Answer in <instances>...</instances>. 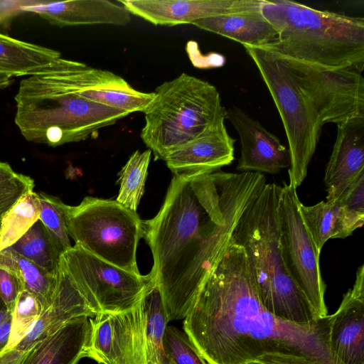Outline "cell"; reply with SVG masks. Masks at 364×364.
I'll return each mask as SVG.
<instances>
[{
	"label": "cell",
	"instance_id": "6da1fadb",
	"mask_svg": "<svg viewBox=\"0 0 364 364\" xmlns=\"http://www.w3.org/2000/svg\"><path fill=\"white\" fill-rule=\"evenodd\" d=\"M332 314L306 323L262 305L252 266L232 235L183 321L207 364H343L331 346Z\"/></svg>",
	"mask_w": 364,
	"mask_h": 364
},
{
	"label": "cell",
	"instance_id": "7a4b0ae2",
	"mask_svg": "<svg viewBox=\"0 0 364 364\" xmlns=\"http://www.w3.org/2000/svg\"><path fill=\"white\" fill-rule=\"evenodd\" d=\"M266 183L255 171L174 175L159 213L143 221L154 261L149 274L168 322L187 316L238 219Z\"/></svg>",
	"mask_w": 364,
	"mask_h": 364
},
{
	"label": "cell",
	"instance_id": "3957f363",
	"mask_svg": "<svg viewBox=\"0 0 364 364\" xmlns=\"http://www.w3.org/2000/svg\"><path fill=\"white\" fill-rule=\"evenodd\" d=\"M261 11L277 33L259 48L323 67L364 68V18L288 0H262Z\"/></svg>",
	"mask_w": 364,
	"mask_h": 364
},
{
	"label": "cell",
	"instance_id": "277c9868",
	"mask_svg": "<svg viewBox=\"0 0 364 364\" xmlns=\"http://www.w3.org/2000/svg\"><path fill=\"white\" fill-rule=\"evenodd\" d=\"M281 189L274 183H266L238 219L232 237L246 252L264 307L282 320L310 323L320 318L288 274L282 256L278 221Z\"/></svg>",
	"mask_w": 364,
	"mask_h": 364
},
{
	"label": "cell",
	"instance_id": "5b68a950",
	"mask_svg": "<svg viewBox=\"0 0 364 364\" xmlns=\"http://www.w3.org/2000/svg\"><path fill=\"white\" fill-rule=\"evenodd\" d=\"M15 123L23 137L56 147L78 142L130 113L68 94L30 76L15 96Z\"/></svg>",
	"mask_w": 364,
	"mask_h": 364
},
{
	"label": "cell",
	"instance_id": "8992f818",
	"mask_svg": "<svg viewBox=\"0 0 364 364\" xmlns=\"http://www.w3.org/2000/svg\"><path fill=\"white\" fill-rule=\"evenodd\" d=\"M144 110L140 136L164 160L173 149L199 136L225 119L220 93L210 82L182 73L158 86Z\"/></svg>",
	"mask_w": 364,
	"mask_h": 364
},
{
	"label": "cell",
	"instance_id": "52a82bcc",
	"mask_svg": "<svg viewBox=\"0 0 364 364\" xmlns=\"http://www.w3.org/2000/svg\"><path fill=\"white\" fill-rule=\"evenodd\" d=\"M244 48L257 66L281 117L290 155L289 184L297 188L307 176L323 124L285 64L268 50Z\"/></svg>",
	"mask_w": 364,
	"mask_h": 364
},
{
	"label": "cell",
	"instance_id": "ba28073f",
	"mask_svg": "<svg viewBox=\"0 0 364 364\" xmlns=\"http://www.w3.org/2000/svg\"><path fill=\"white\" fill-rule=\"evenodd\" d=\"M70 237L85 250L128 272L140 274L136 249L143 221L117 200L85 197L75 206L64 204Z\"/></svg>",
	"mask_w": 364,
	"mask_h": 364
},
{
	"label": "cell",
	"instance_id": "9c48e42d",
	"mask_svg": "<svg viewBox=\"0 0 364 364\" xmlns=\"http://www.w3.org/2000/svg\"><path fill=\"white\" fill-rule=\"evenodd\" d=\"M60 264L96 314L130 311L155 283L149 273L128 272L77 245L62 254Z\"/></svg>",
	"mask_w": 364,
	"mask_h": 364
},
{
	"label": "cell",
	"instance_id": "30bf717a",
	"mask_svg": "<svg viewBox=\"0 0 364 364\" xmlns=\"http://www.w3.org/2000/svg\"><path fill=\"white\" fill-rule=\"evenodd\" d=\"M272 53L290 70L323 125L364 117L362 72L352 68L323 67Z\"/></svg>",
	"mask_w": 364,
	"mask_h": 364
},
{
	"label": "cell",
	"instance_id": "8fae6325",
	"mask_svg": "<svg viewBox=\"0 0 364 364\" xmlns=\"http://www.w3.org/2000/svg\"><path fill=\"white\" fill-rule=\"evenodd\" d=\"M296 188L282 186L278 203L279 245L286 269L306 296L318 318L328 315L326 284L320 269V252L305 225Z\"/></svg>",
	"mask_w": 364,
	"mask_h": 364
},
{
	"label": "cell",
	"instance_id": "7c38bea8",
	"mask_svg": "<svg viewBox=\"0 0 364 364\" xmlns=\"http://www.w3.org/2000/svg\"><path fill=\"white\" fill-rule=\"evenodd\" d=\"M90 321L91 331L85 357L100 364H145L141 300L130 311L98 313L90 317Z\"/></svg>",
	"mask_w": 364,
	"mask_h": 364
},
{
	"label": "cell",
	"instance_id": "4fadbf2b",
	"mask_svg": "<svg viewBox=\"0 0 364 364\" xmlns=\"http://www.w3.org/2000/svg\"><path fill=\"white\" fill-rule=\"evenodd\" d=\"M237 131L241 144L236 169L277 174L290 166L289 149L278 137L240 108L232 106L225 111Z\"/></svg>",
	"mask_w": 364,
	"mask_h": 364
},
{
	"label": "cell",
	"instance_id": "5bb4252c",
	"mask_svg": "<svg viewBox=\"0 0 364 364\" xmlns=\"http://www.w3.org/2000/svg\"><path fill=\"white\" fill-rule=\"evenodd\" d=\"M262 0H118L130 14L155 25L173 26L261 6Z\"/></svg>",
	"mask_w": 364,
	"mask_h": 364
},
{
	"label": "cell",
	"instance_id": "9a60e30c",
	"mask_svg": "<svg viewBox=\"0 0 364 364\" xmlns=\"http://www.w3.org/2000/svg\"><path fill=\"white\" fill-rule=\"evenodd\" d=\"M225 119L166 155L164 161L174 175L210 173L232 162L235 139L228 134Z\"/></svg>",
	"mask_w": 364,
	"mask_h": 364
},
{
	"label": "cell",
	"instance_id": "2e32d148",
	"mask_svg": "<svg viewBox=\"0 0 364 364\" xmlns=\"http://www.w3.org/2000/svg\"><path fill=\"white\" fill-rule=\"evenodd\" d=\"M337 134L326 166V201H336L364 173V117L336 124Z\"/></svg>",
	"mask_w": 364,
	"mask_h": 364
},
{
	"label": "cell",
	"instance_id": "e0dca14e",
	"mask_svg": "<svg viewBox=\"0 0 364 364\" xmlns=\"http://www.w3.org/2000/svg\"><path fill=\"white\" fill-rule=\"evenodd\" d=\"M331 346L343 364H364V265L332 314Z\"/></svg>",
	"mask_w": 364,
	"mask_h": 364
},
{
	"label": "cell",
	"instance_id": "ac0fdd59",
	"mask_svg": "<svg viewBox=\"0 0 364 364\" xmlns=\"http://www.w3.org/2000/svg\"><path fill=\"white\" fill-rule=\"evenodd\" d=\"M23 11L36 14L60 27L95 24L124 26L131 21V14L118 1L40 0Z\"/></svg>",
	"mask_w": 364,
	"mask_h": 364
},
{
	"label": "cell",
	"instance_id": "d6986e66",
	"mask_svg": "<svg viewBox=\"0 0 364 364\" xmlns=\"http://www.w3.org/2000/svg\"><path fill=\"white\" fill-rule=\"evenodd\" d=\"M95 315L96 313L60 264L51 304L41 314L14 349L26 353L36 343L50 336L72 319L80 316L93 317Z\"/></svg>",
	"mask_w": 364,
	"mask_h": 364
},
{
	"label": "cell",
	"instance_id": "ffe728a7",
	"mask_svg": "<svg viewBox=\"0 0 364 364\" xmlns=\"http://www.w3.org/2000/svg\"><path fill=\"white\" fill-rule=\"evenodd\" d=\"M90 331V317L73 318L36 343L21 364H77L85 357Z\"/></svg>",
	"mask_w": 364,
	"mask_h": 364
},
{
	"label": "cell",
	"instance_id": "44dd1931",
	"mask_svg": "<svg viewBox=\"0 0 364 364\" xmlns=\"http://www.w3.org/2000/svg\"><path fill=\"white\" fill-rule=\"evenodd\" d=\"M191 24L237 41L243 46L262 48L277 37L275 28L262 15L261 6L198 19Z\"/></svg>",
	"mask_w": 364,
	"mask_h": 364
},
{
	"label": "cell",
	"instance_id": "7402d4cb",
	"mask_svg": "<svg viewBox=\"0 0 364 364\" xmlns=\"http://www.w3.org/2000/svg\"><path fill=\"white\" fill-rule=\"evenodd\" d=\"M300 212L320 252L329 239L350 236L364 222V216L349 210L338 201L322 200L309 206L301 203Z\"/></svg>",
	"mask_w": 364,
	"mask_h": 364
},
{
	"label": "cell",
	"instance_id": "603a6c76",
	"mask_svg": "<svg viewBox=\"0 0 364 364\" xmlns=\"http://www.w3.org/2000/svg\"><path fill=\"white\" fill-rule=\"evenodd\" d=\"M60 57L55 50L21 41L0 33V74L36 75L48 69Z\"/></svg>",
	"mask_w": 364,
	"mask_h": 364
},
{
	"label": "cell",
	"instance_id": "cb8c5ba5",
	"mask_svg": "<svg viewBox=\"0 0 364 364\" xmlns=\"http://www.w3.org/2000/svg\"><path fill=\"white\" fill-rule=\"evenodd\" d=\"M144 310L145 364H172L166 355L164 336L168 319L158 287L154 283L141 299Z\"/></svg>",
	"mask_w": 364,
	"mask_h": 364
},
{
	"label": "cell",
	"instance_id": "d4e9b609",
	"mask_svg": "<svg viewBox=\"0 0 364 364\" xmlns=\"http://www.w3.org/2000/svg\"><path fill=\"white\" fill-rule=\"evenodd\" d=\"M0 267L14 273L21 282L22 289L34 294L42 303L45 310L51 304L58 272L53 274L48 272L20 255L10 247L0 251Z\"/></svg>",
	"mask_w": 364,
	"mask_h": 364
},
{
	"label": "cell",
	"instance_id": "484cf974",
	"mask_svg": "<svg viewBox=\"0 0 364 364\" xmlns=\"http://www.w3.org/2000/svg\"><path fill=\"white\" fill-rule=\"evenodd\" d=\"M10 247L48 272H58L62 254L39 220Z\"/></svg>",
	"mask_w": 364,
	"mask_h": 364
},
{
	"label": "cell",
	"instance_id": "4316f807",
	"mask_svg": "<svg viewBox=\"0 0 364 364\" xmlns=\"http://www.w3.org/2000/svg\"><path fill=\"white\" fill-rule=\"evenodd\" d=\"M41 205L33 189L25 193L4 216L0 228V251L11 247L38 220Z\"/></svg>",
	"mask_w": 364,
	"mask_h": 364
},
{
	"label": "cell",
	"instance_id": "83f0119b",
	"mask_svg": "<svg viewBox=\"0 0 364 364\" xmlns=\"http://www.w3.org/2000/svg\"><path fill=\"white\" fill-rule=\"evenodd\" d=\"M81 98L129 112H144L154 97V92L138 91L125 80L101 87L85 90L76 94Z\"/></svg>",
	"mask_w": 364,
	"mask_h": 364
},
{
	"label": "cell",
	"instance_id": "f1b7e54d",
	"mask_svg": "<svg viewBox=\"0 0 364 364\" xmlns=\"http://www.w3.org/2000/svg\"><path fill=\"white\" fill-rule=\"evenodd\" d=\"M151 151H134L119 173V191L117 201L136 211L144 192Z\"/></svg>",
	"mask_w": 364,
	"mask_h": 364
},
{
	"label": "cell",
	"instance_id": "f546056e",
	"mask_svg": "<svg viewBox=\"0 0 364 364\" xmlns=\"http://www.w3.org/2000/svg\"><path fill=\"white\" fill-rule=\"evenodd\" d=\"M37 193L41 205L39 220L63 254L72 247L64 212L65 203L58 197L43 192Z\"/></svg>",
	"mask_w": 364,
	"mask_h": 364
},
{
	"label": "cell",
	"instance_id": "4dcf8cb0",
	"mask_svg": "<svg viewBox=\"0 0 364 364\" xmlns=\"http://www.w3.org/2000/svg\"><path fill=\"white\" fill-rule=\"evenodd\" d=\"M44 311L42 303L34 294L26 290L20 291L12 311L11 334L6 350L14 349Z\"/></svg>",
	"mask_w": 364,
	"mask_h": 364
},
{
	"label": "cell",
	"instance_id": "1f68e13d",
	"mask_svg": "<svg viewBox=\"0 0 364 364\" xmlns=\"http://www.w3.org/2000/svg\"><path fill=\"white\" fill-rule=\"evenodd\" d=\"M164 346L172 364H207L186 333L173 326L165 329Z\"/></svg>",
	"mask_w": 364,
	"mask_h": 364
},
{
	"label": "cell",
	"instance_id": "d6a6232c",
	"mask_svg": "<svg viewBox=\"0 0 364 364\" xmlns=\"http://www.w3.org/2000/svg\"><path fill=\"white\" fill-rule=\"evenodd\" d=\"M33 188V180L21 173L9 182L0 186V228L7 211L25 193Z\"/></svg>",
	"mask_w": 364,
	"mask_h": 364
},
{
	"label": "cell",
	"instance_id": "836d02e7",
	"mask_svg": "<svg viewBox=\"0 0 364 364\" xmlns=\"http://www.w3.org/2000/svg\"><path fill=\"white\" fill-rule=\"evenodd\" d=\"M21 290L22 287L16 275L0 267V296L9 311H13Z\"/></svg>",
	"mask_w": 364,
	"mask_h": 364
},
{
	"label": "cell",
	"instance_id": "e575fe53",
	"mask_svg": "<svg viewBox=\"0 0 364 364\" xmlns=\"http://www.w3.org/2000/svg\"><path fill=\"white\" fill-rule=\"evenodd\" d=\"M36 0H0V28L6 26L16 16L24 14V8Z\"/></svg>",
	"mask_w": 364,
	"mask_h": 364
},
{
	"label": "cell",
	"instance_id": "d590c367",
	"mask_svg": "<svg viewBox=\"0 0 364 364\" xmlns=\"http://www.w3.org/2000/svg\"><path fill=\"white\" fill-rule=\"evenodd\" d=\"M12 312H9L0 325V355L6 350L11 334Z\"/></svg>",
	"mask_w": 364,
	"mask_h": 364
},
{
	"label": "cell",
	"instance_id": "8d00e7d4",
	"mask_svg": "<svg viewBox=\"0 0 364 364\" xmlns=\"http://www.w3.org/2000/svg\"><path fill=\"white\" fill-rule=\"evenodd\" d=\"M18 175L8 163L0 162V186L13 180Z\"/></svg>",
	"mask_w": 364,
	"mask_h": 364
},
{
	"label": "cell",
	"instance_id": "74e56055",
	"mask_svg": "<svg viewBox=\"0 0 364 364\" xmlns=\"http://www.w3.org/2000/svg\"><path fill=\"white\" fill-rule=\"evenodd\" d=\"M9 312L11 311L8 310L6 304L0 296V325Z\"/></svg>",
	"mask_w": 364,
	"mask_h": 364
},
{
	"label": "cell",
	"instance_id": "f35d334b",
	"mask_svg": "<svg viewBox=\"0 0 364 364\" xmlns=\"http://www.w3.org/2000/svg\"><path fill=\"white\" fill-rule=\"evenodd\" d=\"M245 364H262L259 362H256V361H252V362H248V363H246Z\"/></svg>",
	"mask_w": 364,
	"mask_h": 364
},
{
	"label": "cell",
	"instance_id": "ab89813d",
	"mask_svg": "<svg viewBox=\"0 0 364 364\" xmlns=\"http://www.w3.org/2000/svg\"><path fill=\"white\" fill-rule=\"evenodd\" d=\"M1 85H2V81H1V77L0 76V90L1 88Z\"/></svg>",
	"mask_w": 364,
	"mask_h": 364
}]
</instances>
